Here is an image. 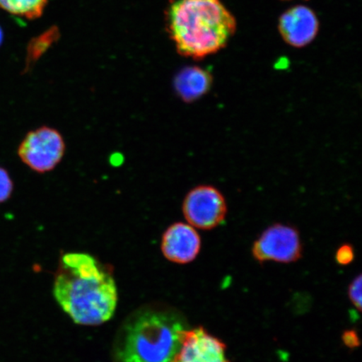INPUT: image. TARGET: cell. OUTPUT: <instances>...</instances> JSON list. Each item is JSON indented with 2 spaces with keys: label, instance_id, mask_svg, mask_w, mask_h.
I'll list each match as a JSON object with an SVG mask.
<instances>
[{
  "label": "cell",
  "instance_id": "cell-1",
  "mask_svg": "<svg viewBox=\"0 0 362 362\" xmlns=\"http://www.w3.org/2000/svg\"><path fill=\"white\" fill-rule=\"evenodd\" d=\"M54 296L76 324L90 327L110 320L117 304L116 284L110 269L83 252L62 257Z\"/></svg>",
  "mask_w": 362,
  "mask_h": 362
},
{
  "label": "cell",
  "instance_id": "cell-2",
  "mask_svg": "<svg viewBox=\"0 0 362 362\" xmlns=\"http://www.w3.org/2000/svg\"><path fill=\"white\" fill-rule=\"evenodd\" d=\"M167 22L178 52L193 59L218 52L237 28L236 19L220 0H173Z\"/></svg>",
  "mask_w": 362,
  "mask_h": 362
},
{
  "label": "cell",
  "instance_id": "cell-3",
  "mask_svg": "<svg viewBox=\"0 0 362 362\" xmlns=\"http://www.w3.org/2000/svg\"><path fill=\"white\" fill-rule=\"evenodd\" d=\"M185 329L174 311L158 308L136 311L117 334L115 362H175Z\"/></svg>",
  "mask_w": 362,
  "mask_h": 362
},
{
  "label": "cell",
  "instance_id": "cell-4",
  "mask_svg": "<svg viewBox=\"0 0 362 362\" xmlns=\"http://www.w3.org/2000/svg\"><path fill=\"white\" fill-rule=\"evenodd\" d=\"M65 151L64 139L57 129L40 127L25 135L18 148V156L30 170L47 173L56 168Z\"/></svg>",
  "mask_w": 362,
  "mask_h": 362
},
{
  "label": "cell",
  "instance_id": "cell-5",
  "mask_svg": "<svg viewBox=\"0 0 362 362\" xmlns=\"http://www.w3.org/2000/svg\"><path fill=\"white\" fill-rule=\"evenodd\" d=\"M182 211L185 220L193 228L211 230L223 223L228 206L218 189L202 185L188 192L184 199Z\"/></svg>",
  "mask_w": 362,
  "mask_h": 362
},
{
  "label": "cell",
  "instance_id": "cell-6",
  "mask_svg": "<svg viewBox=\"0 0 362 362\" xmlns=\"http://www.w3.org/2000/svg\"><path fill=\"white\" fill-rule=\"evenodd\" d=\"M252 255L260 262L274 261L288 264L296 262L302 255L300 233L291 226H271L253 244Z\"/></svg>",
  "mask_w": 362,
  "mask_h": 362
},
{
  "label": "cell",
  "instance_id": "cell-7",
  "mask_svg": "<svg viewBox=\"0 0 362 362\" xmlns=\"http://www.w3.org/2000/svg\"><path fill=\"white\" fill-rule=\"evenodd\" d=\"M225 344L202 327L185 329L175 362H230Z\"/></svg>",
  "mask_w": 362,
  "mask_h": 362
},
{
  "label": "cell",
  "instance_id": "cell-8",
  "mask_svg": "<svg viewBox=\"0 0 362 362\" xmlns=\"http://www.w3.org/2000/svg\"><path fill=\"white\" fill-rule=\"evenodd\" d=\"M279 30L285 42L293 47H305L318 33V18L309 7L294 6L280 16Z\"/></svg>",
  "mask_w": 362,
  "mask_h": 362
},
{
  "label": "cell",
  "instance_id": "cell-9",
  "mask_svg": "<svg viewBox=\"0 0 362 362\" xmlns=\"http://www.w3.org/2000/svg\"><path fill=\"white\" fill-rule=\"evenodd\" d=\"M201 238L192 226L176 223L163 235L161 250L167 259L185 264L196 259L201 250Z\"/></svg>",
  "mask_w": 362,
  "mask_h": 362
},
{
  "label": "cell",
  "instance_id": "cell-10",
  "mask_svg": "<svg viewBox=\"0 0 362 362\" xmlns=\"http://www.w3.org/2000/svg\"><path fill=\"white\" fill-rule=\"evenodd\" d=\"M214 78L209 71L199 66H187L175 76L176 94L185 103L197 101L209 92Z\"/></svg>",
  "mask_w": 362,
  "mask_h": 362
},
{
  "label": "cell",
  "instance_id": "cell-11",
  "mask_svg": "<svg viewBox=\"0 0 362 362\" xmlns=\"http://www.w3.org/2000/svg\"><path fill=\"white\" fill-rule=\"evenodd\" d=\"M48 0H0V8L11 15L33 20L42 15Z\"/></svg>",
  "mask_w": 362,
  "mask_h": 362
},
{
  "label": "cell",
  "instance_id": "cell-12",
  "mask_svg": "<svg viewBox=\"0 0 362 362\" xmlns=\"http://www.w3.org/2000/svg\"><path fill=\"white\" fill-rule=\"evenodd\" d=\"M54 34H47L40 36L39 38L35 39L29 45L27 49V58L25 71H28L35 62L42 54L47 51L49 45L53 40Z\"/></svg>",
  "mask_w": 362,
  "mask_h": 362
},
{
  "label": "cell",
  "instance_id": "cell-13",
  "mask_svg": "<svg viewBox=\"0 0 362 362\" xmlns=\"http://www.w3.org/2000/svg\"><path fill=\"white\" fill-rule=\"evenodd\" d=\"M13 191V183L10 174L6 169L0 167V204L11 198Z\"/></svg>",
  "mask_w": 362,
  "mask_h": 362
},
{
  "label": "cell",
  "instance_id": "cell-14",
  "mask_svg": "<svg viewBox=\"0 0 362 362\" xmlns=\"http://www.w3.org/2000/svg\"><path fill=\"white\" fill-rule=\"evenodd\" d=\"M361 275L353 280L349 287V298L357 310H361Z\"/></svg>",
  "mask_w": 362,
  "mask_h": 362
},
{
  "label": "cell",
  "instance_id": "cell-15",
  "mask_svg": "<svg viewBox=\"0 0 362 362\" xmlns=\"http://www.w3.org/2000/svg\"><path fill=\"white\" fill-rule=\"evenodd\" d=\"M336 259L338 264L341 265H347L354 259V251L351 245H343L338 249L336 255Z\"/></svg>",
  "mask_w": 362,
  "mask_h": 362
},
{
  "label": "cell",
  "instance_id": "cell-16",
  "mask_svg": "<svg viewBox=\"0 0 362 362\" xmlns=\"http://www.w3.org/2000/svg\"><path fill=\"white\" fill-rule=\"evenodd\" d=\"M342 341L346 346L350 348H355L360 345V339L354 330H347L344 333Z\"/></svg>",
  "mask_w": 362,
  "mask_h": 362
},
{
  "label": "cell",
  "instance_id": "cell-17",
  "mask_svg": "<svg viewBox=\"0 0 362 362\" xmlns=\"http://www.w3.org/2000/svg\"><path fill=\"white\" fill-rule=\"evenodd\" d=\"M3 37H4L3 31H2V29L0 28V45H1V44H2Z\"/></svg>",
  "mask_w": 362,
  "mask_h": 362
}]
</instances>
